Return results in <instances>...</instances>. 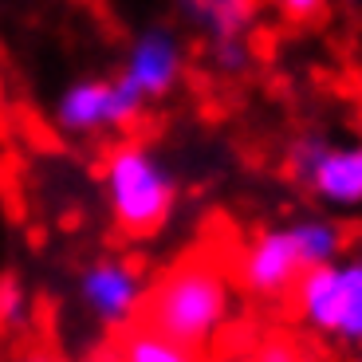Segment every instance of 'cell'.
Masks as SVG:
<instances>
[{
	"mask_svg": "<svg viewBox=\"0 0 362 362\" xmlns=\"http://www.w3.org/2000/svg\"><path fill=\"white\" fill-rule=\"evenodd\" d=\"M303 256H299V245H296V233L291 225H280V228H264L240 248L236 256V284L256 299H284L296 280L303 276Z\"/></svg>",
	"mask_w": 362,
	"mask_h": 362,
	"instance_id": "cell-7",
	"label": "cell"
},
{
	"mask_svg": "<svg viewBox=\"0 0 362 362\" xmlns=\"http://www.w3.org/2000/svg\"><path fill=\"white\" fill-rule=\"evenodd\" d=\"M288 170L335 213L362 209V142H335L327 134H299L288 146Z\"/></svg>",
	"mask_w": 362,
	"mask_h": 362,
	"instance_id": "cell-4",
	"label": "cell"
},
{
	"mask_svg": "<svg viewBox=\"0 0 362 362\" xmlns=\"http://www.w3.org/2000/svg\"><path fill=\"white\" fill-rule=\"evenodd\" d=\"M291 233H296L299 256H303V264H308V268H311V264H323V260L343 256L346 236H343V228H339L335 221L308 217V221H296V225H291Z\"/></svg>",
	"mask_w": 362,
	"mask_h": 362,
	"instance_id": "cell-11",
	"label": "cell"
},
{
	"mask_svg": "<svg viewBox=\"0 0 362 362\" xmlns=\"http://www.w3.org/2000/svg\"><path fill=\"white\" fill-rule=\"evenodd\" d=\"M103 197L118 233L146 240L170 225L177 209V181L146 142H115L103 158Z\"/></svg>",
	"mask_w": 362,
	"mask_h": 362,
	"instance_id": "cell-2",
	"label": "cell"
},
{
	"mask_svg": "<svg viewBox=\"0 0 362 362\" xmlns=\"http://www.w3.org/2000/svg\"><path fill=\"white\" fill-rule=\"evenodd\" d=\"M236 315L233 276L213 256H185L146 288L142 319L189 351L209 354Z\"/></svg>",
	"mask_w": 362,
	"mask_h": 362,
	"instance_id": "cell-1",
	"label": "cell"
},
{
	"mask_svg": "<svg viewBox=\"0 0 362 362\" xmlns=\"http://www.w3.org/2000/svg\"><path fill=\"white\" fill-rule=\"evenodd\" d=\"M185 24H193L205 36V44L225 40H252L260 0H173Z\"/></svg>",
	"mask_w": 362,
	"mask_h": 362,
	"instance_id": "cell-9",
	"label": "cell"
},
{
	"mask_svg": "<svg viewBox=\"0 0 362 362\" xmlns=\"http://www.w3.org/2000/svg\"><path fill=\"white\" fill-rule=\"evenodd\" d=\"M264 4H272V8L280 12L284 20H291V24H308V20H319L327 8V0H264Z\"/></svg>",
	"mask_w": 362,
	"mask_h": 362,
	"instance_id": "cell-13",
	"label": "cell"
},
{
	"mask_svg": "<svg viewBox=\"0 0 362 362\" xmlns=\"http://www.w3.org/2000/svg\"><path fill=\"white\" fill-rule=\"evenodd\" d=\"M291 315L315 339L362 351V256L311 264L288 291Z\"/></svg>",
	"mask_w": 362,
	"mask_h": 362,
	"instance_id": "cell-3",
	"label": "cell"
},
{
	"mask_svg": "<svg viewBox=\"0 0 362 362\" xmlns=\"http://www.w3.org/2000/svg\"><path fill=\"white\" fill-rule=\"evenodd\" d=\"M146 288L150 284L142 268L122 256H99L79 272V299L103 331H122L127 323L142 319Z\"/></svg>",
	"mask_w": 362,
	"mask_h": 362,
	"instance_id": "cell-6",
	"label": "cell"
},
{
	"mask_svg": "<svg viewBox=\"0 0 362 362\" xmlns=\"http://www.w3.org/2000/svg\"><path fill=\"white\" fill-rule=\"evenodd\" d=\"M185 75V47L170 28H146L138 32L122 64V79L142 95L146 103L165 99Z\"/></svg>",
	"mask_w": 362,
	"mask_h": 362,
	"instance_id": "cell-8",
	"label": "cell"
},
{
	"mask_svg": "<svg viewBox=\"0 0 362 362\" xmlns=\"http://www.w3.org/2000/svg\"><path fill=\"white\" fill-rule=\"evenodd\" d=\"M146 107L150 103L122 75H115V79L90 75V79H75L55 99L52 122L55 130H64L71 138H99V134H115V130L134 127L146 115Z\"/></svg>",
	"mask_w": 362,
	"mask_h": 362,
	"instance_id": "cell-5",
	"label": "cell"
},
{
	"mask_svg": "<svg viewBox=\"0 0 362 362\" xmlns=\"http://www.w3.org/2000/svg\"><path fill=\"white\" fill-rule=\"evenodd\" d=\"M28 311V299H24V288L16 280H4L0 284V327H16Z\"/></svg>",
	"mask_w": 362,
	"mask_h": 362,
	"instance_id": "cell-12",
	"label": "cell"
},
{
	"mask_svg": "<svg viewBox=\"0 0 362 362\" xmlns=\"http://www.w3.org/2000/svg\"><path fill=\"white\" fill-rule=\"evenodd\" d=\"M110 358H127V362H185L189 351L177 346L165 331H158L154 323L134 319V323H127L122 331H115Z\"/></svg>",
	"mask_w": 362,
	"mask_h": 362,
	"instance_id": "cell-10",
	"label": "cell"
}]
</instances>
